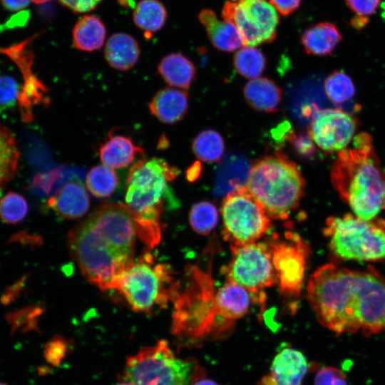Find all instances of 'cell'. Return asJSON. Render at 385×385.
Here are the masks:
<instances>
[{
    "label": "cell",
    "instance_id": "cell-1",
    "mask_svg": "<svg viewBox=\"0 0 385 385\" xmlns=\"http://www.w3.org/2000/svg\"><path fill=\"white\" fill-rule=\"evenodd\" d=\"M307 299L318 322L337 334L385 330V276L327 264L310 277Z\"/></svg>",
    "mask_w": 385,
    "mask_h": 385
},
{
    "label": "cell",
    "instance_id": "cell-2",
    "mask_svg": "<svg viewBox=\"0 0 385 385\" xmlns=\"http://www.w3.org/2000/svg\"><path fill=\"white\" fill-rule=\"evenodd\" d=\"M136 233L127 206L106 202L69 233L68 244L88 282L103 291L117 289L135 262Z\"/></svg>",
    "mask_w": 385,
    "mask_h": 385
},
{
    "label": "cell",
    "instance_id": "cell-3",
    "mask_svg": "<svg viewBox=\"0 0 385 385\" xmlns=\"http://www.w3.org/2000/svg\"><path fill=\"white\" fill-rule=\"evenodd\" d=\"M330 180L355 215L371 220L385 210V173L369 134L359 133L352 148L338 153Z\"/></svg>",
    "mask_w": 385,
    "mask_h": 385
},
{
    "label": "cell",
    "instance_id": "cell-4",
    "mask_svg": "<svg viewBox=\"0 0 385 385\" xmlns=\"http://www.w3.org/2000/svg\"><path fill=\"white\" fill-rule=\"evenodd\" d=\"M178 173L176 168L155 157L139 160L128 171L125 205L135 222L137 234L150 248L160 240V219L164 201L171 197L169 183Z\"/></svg>",
    "mask_w": 385,
    "mask_h": 385
},
{
    "label": "cell",
    "instance_id": "cell-5",
    "mask_svg": "<svg viewBox=\"0 0 385 385\" xmlns=\"http://www.w3.org/2000/svg\"><path fill=\"white\" fill-rule=\"evenodd\" d=\"M245 187L270 218L287 220L304 195L305 181L297 165L277 151L255 161Z\"/></svg>",
    "mask_w": 385,
    "mask_h": 385
},
{
    "label": "cell",
    "instance_id": "cell-6",
    "mask_svg": "<svg viewBox=\"0 0 385 385\" xmlns=\"http://www.w3.org/2000/svg\"><path fill=\"white\" fill-rule=\"evenodd\" d=\"M192 274L194 282L184 293L179 288L172 299L173 334L192 344L225 338L231 331L219 317L210 276L197 270Z\"/></svg>",
    "mask_w": 385,
    "mask_h": 385
},
{
    "label": "cell",
    "instance_id": "cell-7",
    "mask_svg": "<svg viewBox=\"0 0 385 385\" xmlns=\"http://www.w3.org/2000/svg\"><path fill=\"white\" fill-rule=\"evenodd\" d=\"M331 253L338 260L385 259V221L346 214L329 217L323 229Z\"/></svg>",
    "mask_w": 385,
    "mask_h": 385
},
{
    "label": "cell",
    "instance_id": "cell-8",
    "mask_svg": "<svg viewBox=\"0 0 385 385\" xmlns=\"http://www.w3.org/2000/svg\"><path fill=\"white\" fill-rule=\"evenodd\" d=\"M172 274L168 265H155L152 254L145 252L124 273L117 289L133 310L150 313L172 300L179 286Z\"/></svg>",
    "mask_w": 385,
    "mask_h": 385
},
{
    "label": "cell",
    "instance_id": "cell-9",
    "mask_svg": "<svg viewBox=\"0 0 385 385\" xmlns=\"http://www.w3.org/2000/svg\"><path fill=\"white\" fill-rule=\"evenodd\" d=\"M195 362L183 359L165 340L128 358L124 380L134 385H190Z\"/></svg>",
    "mask_w": 385,
    "mask_h": 385
},
{
    "label": "cell",
    "instance_id": "cell-10",
    "mask_svg": "<svg viewBox=\"0 0 385 385\" xmlns=\"http://www.w3.org/2000/svg\"><path fill=\"white\" fill-rule=\"evenodd\" d=\"M232 258L222 269L228 282L244 287L255 303L263 304L264 289L277 282L276 272L268 243L252 242L230 245Z\"/></svg>",
    "mask_w": 385,
    "mask_h": 385
},
{
    "label": "cell",
    "instance_id": "cell-11",
    "mask_svg": "<svg viewBox=\"0 0 385 385\" xmlns=\"http://www.w3.org/2000/svg\"><path fill=\"white\" fill-rule=\"evenodd\" d=\"M221 215L223 237L230 245L255 242L271 227L270 218L245 186L225 195Z\"/></svg>",
    "mask_w": 385,
    "mask_h": 385
},
{
    "label": "cell",
    "instance_id": "cell-12",
    "mask_svg": "<svg viewBox=\"0 0 385 385\" xmlns=\"http://www.w3.org/2000/svg\"><path fill=\"white\" fill-rule=\"evenodd\" d=\"M221 14L239 30L244 46L255 47L277 37L279 13L268 0H227Z\"/></svg>",
    "mask_w": 385,
    "mask_h": 385
},
{
    "label": "cell",
    "instance_id": "cell-13",
    "mask_svg": "<svg viewBox=\"0 0 385 385\" xmlns=\"http://www.w3.org/2000/svg\"><path fill=\"white\" fill-rule=\"evenodd\" d=\"M268 244L280 292L287 297L299 296L309 255L307 244L292 232H285L283 239L274 234Z\"/></svg>",
    "mask_w": 385,
    "mask_h": 385
},
{
    "label": "cell",
    "instance_id": "cell-14",
    "mask_svg": "<svg viewBox=\"0 0 385 385\" xmlns=\"http://www.w3.org/2000/svg\"><path fill=\"white\" fill-rule=\"evenodd\" d=\"M357 118L339 108L316 111L311 119L307 133L323 151L332 153L346 148L354 138Z\"/></svg>",
    "mask_w": 385,
    "mask_h": 385
},
{
    "label": "cell",
    "instance_id": "cell-15",
    "mask_svg": "<svg viewBox=\"0 0 385 385\" xmlns=\"http://www.w3.org/2000/svg\"><path fill=\"white\" fill-rule=\"evenodd\" d=\"M309 365L305 356L290 346L275 355L267 374L258 385H302Z\"/></svg>",
    "mask_w": 385,
    "mask_h": 385
},
{
    "label": "cell",
    "instance_id": "cell-16",
    "mask_svg": "<svg viewBox=\"0 0 385 385\" xmlns=\"http://www.w3.org/2000/svg\"><path fill=\"white\" fill-rule=\"evenodd\" d=\"M251 300L250 293L244 287L231 282H227L215 292L219 317L230 331L235 322L248 312Z\"/></svg>",
    "mask_w": 385,
    "mask_h": 385
},
{
    "label": "cell",
    "instance_id": "cell-17",
    "mask_svg": "<svg viewBox=\"0 0 385 385\" xmlns=\"http://www.w3.org/2000/svg\"><path fill=\"white\" fill-rule=\"evenodd\" d=\"M48 205L61 217L74 220L86 214L90 200L82 183L74 180L59 188Z\"/></svg>",
    "mask_w": 385,
    "mask_h": 385
},
{
    "label": "cell",
    "instance_id": "cell-18",
    "mask_svg": "<svg viewBox=\"0 0 385 385\" xmlns=\"http://www.w3.org/2000/svg\"><path fill=\"white\" fill-rule=\"evenodd\" d=\"M197 17L215 48L231 52L244 46L242 35L237 27L227 21L219 19L212 9H202Z\"/></svg>",
    "mask_w": 385,
    "mask_h": 385
},
{
    "label": "cell",
    "instance_id": "cell-19",
    "mask_svg": "<svg viewBox=\"0 0 385 385\" xmlns=\"http://www.w3.org/2000/svg\"><path fill=\"white\" fill-rule=\"evenodd\" d=\"M188 106V93L172 88L159 90L148 104L151 114L165 124H173L181 120Z\"/></svg>",
    "mask_w": 385,
    "mask_h": 385
},
{
    "label": "cell",
    "instance_id": "cell-20",
    "mask_svg": "<svg viewBox=\"0 0 385 385\" xmlns=\"http://www.w3.org/2000/svg\"><path fill=\"white\" fill-rule=\"evenodd\" d=\"M342 39L336 25L324 21L307 28L301 34L300 42L307 54L327 56L332 53Z\"/></svg>",
    "mask_w": 385,
    "mask_h": 385
},
{
    "label": "cell",
    "instance_id": "cell-21",
    "mask_svg": "<svg viewBox=\"0 0 385 385\" xmlns=\"http://www.w3.org/2000/svg\"><path fill=\"white\" fill-rule=\"evenodd\" d=\"M98 155L104 165L111 168H122L131 164L137 155H144V151L128 136L109 134L101 144Z\"/></svg>",
    "mask_w": 385,
    "mask_h": 385
},
{
    "label": "cell",
    "instance_id": "cell-22",
    "mask_svg": "<svg viewBox=\"0 0 385 385\" xmlns=\"http://www.w3.org/2000/svg\"><path fill=\"white\" fill-rule=\"evenodd\" d=\"M247 103L257 111L276 112L282 101V90L274 81L258 77L249 81L243 88Z\"/></svg>",
    "mask_w": 385,
    "mask_h": 385
},
{
    "label": "cell",
    "instance_id": "cell-23",
    "mask_svg": "<svg viewBox=\"0 0 385 385\" xmlns=\"http://www.w3.org/2000/svg\"><path fill=\"white\" fill-rule=\"evenodd\" d=\"M140 48L137 41L125 33L113 34L108 39L105 58L108 63L119 71H127L138 61Z\"/></svg>",
    "mask_w": 385,
    "mask_h": 385
},
{
    "label": "cell",
    "instance_id": "cell-24",
    "mask_svg": "<svg viewBox=\"0 0 385 385\" xmlns=\"http://www.w3.org/2000/svg\"><path fill=\"white\" fill-rule=\"evenodd\" d=\"M158 71L170 86L188 89L195 78L194 63L180 53H171L164 56L158 66Z\"/></svg>",
    "mask_w": 385,
    "mask_h": 385
},
{
    "label": "cell",
    "instance_id": "cell-25",
    "mask_svg": "<svg viewBox=\"0 0 385 385\" xmlns=\"http://www.w3.org/2000/svg\"><path fill=\"white\" fill-rule=\"evenodd\" d=\"M72 36L73 45L77 49L91 52L103 46L106 29L99 18L86 15L76 24Z\"/></svg>",
    "mask_w": 385,
    "mask_h": 385
},
{
    "label": "cell",
    "instance_id": "cell-26",
    "mask_svg": "<svg viewBox=\"0 0 385 385\" xmlns=\"http://www.w3.org/2000/svg\"><path fill=\"white\" fill-rule=\"evenodd\" d=\"M250 168L242 158L232 156L218 171L215 191L217 195H227L244 186Z\"/></svg>",
    "mask_w": 385,
    "mask_h": 385
},
{
    "label": "cell",
    "instance_id": "cell-27",
    "mask_svg": "<svg viewBox=\"0 0 385 385\" xmlns=\"http://www.w3.org/2000/svg\"><path fill=\"white\" fill-rule=\"evenodd\" d=\"M19 151L13 133L0 124V189L16 175Z\"/></svg>",
    "mask_w": 385,
    "mask_h": 385
},
{
    "label": "cell",
    "instance_id": "cell-28",
    "mask_svg": "<svg viewBox=\"0 0 385 385\" xmlns=\"http://www.w3.org/2000/svg\"><path fill=\"white\" fill-rule=\"evenodd\" d=\"M166 19V9L158 0H141L133 11L135 24L147 34L161 29Z\"/></svg>",
    "mask_w": 385,
    "mask_h": 385
},
{
    "label": "cell",
    "instance_id": "cell-29",
    "mask_svg": "<svg viewBox=\"0 0 385 385\" xmlns=\"http://www.w3.org/2000/svg\"><path fill=\"white\" fill-rule=\"evenodd\" d=\"M195 156L207 163H217L225 151V143L221 135L215 130L201 131L192 143Z\"/></svg>",
    "mask_w": 385,
    "mask_h": 385
},
{
    "label": "cell",
    "instance_id": "cell-30",
    "mask_svg": "<svg viewBox=\"0 0 385 385\" xmlns=\"http://www.w3.org/2000/svg\"><path fill=\"white\" fill-rule=\"evenodd\" d=\"M119 180L115 171L106 165H97L87 173L86 185L95 197L103 198L111 196L116 190Z\"/></svg>",
    "mask_w": 385,
    "mask_h": 385
},
{
    "label": "cell",
    "instance_id": "cell-31",
    "mask_svg": "<svg viewBox=\"0 0 385 385\" xmlns=\"http://www.w3.org/2000/svg\"><path fill=\"white\" fill-rule=\"evenodd\" d=\"M233 65L241 76L254 79L258 78L265 71L266 58L257 48L244 46L235 53Z\"/></svg>",
    "mask_w": 385,
    "mask_h": 385
},
{
    "label": "cell",
    "instance_id": "cell-32",
    "mask_svg": "<svg viewBox=\"0 0 385 385\" xmlns=\"http://www.w3.org/2000/svg\"><path fill=\"white\" fill-rule=\"evenodd\" d=\"M324 88L329 100L335 105L351 100L355 94L351 78L342 71H334L324 80Z\"/></svg>",
    "mask_w": 385,
    "mask_h": 385
},
{
    "label": "cell",
    "instance_id": "cell-33",
    "mask_svg": "<svg viewBox=\"0 0 385 385\" xmlns=\"http://www.w3.org/2000/svg\"><path fill=\"white\" fill-rule=\"evenodd\" d=\"M192 228L200 235H208L217 225L218 213L216 207L210 202L195 204L190 212Z\"/></svg>",
    "mask_w": 385,
    "mask_h": 385
},
{
    "label": "cell",
    "instance_id": "cell-34",
    "mask_svg": "<svg viewBox=\"0 0 385 385\" xmlns=\"http://www.w3.org/2000/svg\"><path fill=\"white\" fill-rule=\"evenodd\" d=\"M29 211L26 198L14 192H9L0 199V217L9 224L22 221Z\"/></svg>",
    "mask_w": 385,
    "mask_h": 385
},
{
    "label": "cell",
    "instance_id": "cell-35",
    "mask_svg": "<svg viewBox=\"0 0 385 385\" xmlns=\"http://www.w3.org/2000/svg\"><path fill=\"white\" fill-rule=\"evenodd\" d=\"M20 93V85L12 77L0 76V113L15 106Z\"/></svg>",
    "mask_w": 385,
    "mask_h": 385
},
{
    "label": "cell",
    "instance_id": "cell-36",
    "mask_svg": "<svg viewBox=\"0 0 385 385\" xmlns=\"http://www.w3.org/2000/svg\"><path fill=\"white\" fill-rule=\"evenodd\" d=\"M314 385H348V384L341 370L334 366H326L317 372Z\"/></svg>",
    "mask_w": 385,
    "mask_h": 385
},
{
    "label": "cell",
    "instance_id": "cell-37",
    "mask_svg": "<svg viewBox=\"0 0 385 385\" xmlns=\"http://www.w3.org/2000/svg\"><path fill=\"white\" fill-rule=\"evenodd\" d=\"M289 140L294 150L300 157L311 158L315 156L317 153V145L307 133L299 135L294 133Z\"/></svg>",
    "mask_w": 385,
    "mask_h": 385
},
{
    "label": "cell",
    "instance_id": "cell-38",
    "mask_svg": "<svg viewBox=\"0 0 385 385\" xmlns=\"http://www.w3.org/2000/svg\"><path fill=\"white\" fill-rule=\"evenodd\" d=\"M38 311L27 310L14 313L9 315V322L12 325V332L21 329L26 332L36 327V322L33 320L36 317Z\"/></svg>",
    "mask_w": 385,
    "mask_h": 385
},
{
    "label": "cell",
    "instance_id": "cell-39",
    "mask_svg": "<svg viewBox=\"0 0 385 385\" xmlns=\"http://www.w3.org/2000/svg\"><path fill=\"white\" fill-rule=\"evenodd\" d=\"M66 352L65 342L60 339H54L48 342L44 349L46 360L53 365H57Z\"/></svg>",
    "mask_w": 385,
    "mask_h": 385
},
{
    "label": "cell",
    "instance_id": "cell-40",
    "mask_svg": "<svg viewBox=\"0 0 385 385\" xmlns=\"http://www.w3.org/2000/svg\"><path fill=\"white\" fill-rule=\"evenodd\" d=\"M349 9L357 15L373 14L378 9L381 0H344Z\"/></svg>",
    "mask_w": 385,
    "mask_h": 385
},
{
    "label": "cell",
    "instance_id": "cell-41",
    "mask_svg": "<svg viewBox=\"0 0 385 385\" xmlns=\"http://www.w3.org/2000/svg\"><path fill=\"white\" fill-rule=\"evenodd\" d=\"M102 0H60L61 3L72 11L85 13L93 10Z\"/></svg>",
    "mask_w": 385,
    "mask_h": 385
},
{
    "label": "cell",
    "instance_id": "cell-42",
    "mask_svg": "<svg viewBox=\"0 0 385 385\" xmlns=\"http://www.w3.org/2000/svg\"><path fill=\"white\" fill-rule=\"evenodd\" d=\"M277 11L286 17L296 11L300 6L302 0H268Z\"/></svg>",
    "mask_w": 385,
    "mask_h": 385
},
{
    "label": "cell",
    "instance_id": "cell-43",
    "mask_svg": "<svg viewBox=\"0 0 385 385\" xmlns=\"http://www.w3.org/2000/svg\"><path fill=\"white\" fill-rule=\"evenodd\" d=\"M190 385H220L207 376L202 367L195 364Z\"/></svg>",
    "mask_w": 385,
    "mask_h": 385
},
{
    "label": "cell",
    "instance_id": "cell-44",
    "mask_svg": "<svg viewBox=\"0 0 385 385\" xmlns=\"http://www.w3.org/2000/svg\"><path fill=\"white\" fill-rule=\"evenodd\" d=\"M33 0H1L3 6L10 11H18L26 8Z\"/></svg>",
    "mask_w": 385,
    "mask_h": 385
},
{
    "label": "cell",
    "instance_id": "cell-45",
    "mask_svg": "<svg viewBox=\"0 0 385 385\" xmlns=\"http://www.w3.org/2000/svg\"><path fill=\"white\" fill-rule=\"evenodd\" d=\"M368 16L356 15L350 20V24L352 27L356 30H361L368 24Z\"/></svg>",
    "mask_w": 385,
    "mask_h": 385
},
{
    "label": "cell",
    "instance_id": "cell-46",
    "mask_svg": "<svg viewBox=\"0 0 385 385\" xmlns=\"http://www.w3.org/2000/svg\"><path fill=\"white\" fill-rule=\"evenodd\" d=\"M116 385H134V384L128 381L123 380V381L117 384Z\"/></svg>",
    "mask_w": 385,
    "mask_h": 385
},
{
    "label": "cell",
    "instance_id": "cell-47",
    "mask_svg": "<svg viewBox=\"0 0 385 385\" xmlns=\"http://www.w3.org/2000/svg\"><path fill=\"white\" fill-rule=\"evenodd\" d=\"M48 1H50V0H33V1H34L36 3H43V2Z\"/></svg>",
    "mask_w": 385,
    "mask_h": 385
},
{
    "label": "cell",
    "instance_id": "cell-48",
    "mask_svg": "<svg viewBox=\"0 0 385 385\" xmlns=\"http://www.w3.org/2000/svg\"><path fill=\"white\" fill-rule=\"evenodd\" d=\"M0 385H8V384H6V383H4V382H0Z\"/></svg>",
    "mask_w": 385,
    "mask_h": 385
}]
</instances>
